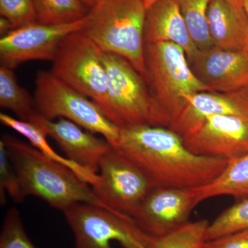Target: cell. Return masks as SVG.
Wrapping results in <instances>:
<instances>
[{
    "label": "cell",
    "instance_id": "obj_2",
    "mask_svg": "<svg viewBox=\"0 0 248 248\" xmlns=\"http://www.w3.org/2000/svg\"><path fill=\"white\" fill-rule=\"evenodd\" d=\"M1 141L17 173L24 197L34 196L62 212L73 204L84 203L120 213L103 203L92 186L71 169L49 159L33 146L10 135H4Z\"/></svg>",
    "mask_w": 248,
    "mask_h": 248
},
{
    "label": "cell",
    "instance_id": "obj_29",
    "mask_svg": "<svg viewBox=\"0 0 248 248\" xmlns=\"http://www.w3.org/2000/svg\"><path fill=\"white\" fill-rule=\"evenodd\" d=\"M14 30L12 25L7 19L4 17L0 18V34L1 37L9 32L10 31Z\"/></svg>",
    "mask_w": 248,
    "mask_h": 248
},
{
    "label": "cell",
    "instance_id": "obj_11",
    "mask_svg": "<svg viewBox=\"0 0 248 248\" xmlns=\"http://www.w3.org/2000/svg\"><path fill=\"white\" fill-rule=\"evenodd\" d=\"M200 203L195 187H154L133 218L143 231L157 239L189 223L191 214Z\"/></svg>",
    "mask_w": 248,
    "mask_h": 248
},
{
    "label": "cell",
    "instance_id": "obj_22",
    "mask_svg": "<svg viewBox=\"0 0 248 248\" xmlns=\"http://www.w3.org/2000/svg\"><path fill=\"white\" fill-rule=\"evenodd\" d=\"M211 0H177L191 38L200 50L215 46L209 30L208 12Z\"/></svg>",
    "mask_w": 248,
    "mask_h": 248
},
{
    "label": "cell",
    "instance_id": "obj_19",
    "mask_svg": "<svg viewBox=\"0 0 248 248\" xmlns=\"http://www.w3.org/2000/svg\"><path fill=\"white\" fill-rule=\"evenodd\" d=\"M195 189L200 203L218 196L248 198V153L230 161L213 182Z\"/></svg>",
    "mask_w": 248,
    "mask_h": 248
},
{
    "label": "cell",
    "instance_id": "obj_27",
    "mask_svg": "<svg viewBox=\"0 0 248 248\" xmlns=\"http://www.w3.org/2000/svg\"><path fill=\"white\" fill-rule=\"evenodd\" d=\"M0 14L14 29L36 22L34 0H0Z\"/></svg>",
    "mask_w": 248,
    "mask_h": 248
},
{
    "label": "cell",
    "instance_id": "obj_7",
    "mask_svg": "<svg viewBox=\"0 0 248 248\" xmlns=\"http://www.w3.org/2000/svg\"><path fill=\"white\" fill-rule=\"evenodd\" d=\"M37 113L48 120L64 118L89 132L100 134L115 148L120 128L111 122L95 103L53 76L40 71L34 94Z\"/></svg>",
    "mask_w": 248,
    "mask_h": 248
},
{
    "label": "cell",
    "instance_id": "obj_28",
    "mask_svg": "<svg viewBox=\"0 0 248 248\" xmlns=\"http://www.w3.org/2000/svg\"><path fill=\"white\" fill-rule=\"evenodd\" d=\"M208 248H248V231L238 232L207 241Z\"/></svg>",
    "mask_w": 248,
    "mask_h": 248
},
{
    "label": "cell",
    "instance_id": "obj_17",
    "mask_svg": "<svg viewBox=\"0 0 248 248\" xmlns=\"http://www.w3.org/2000/svg\"><path fill=\"white\" fill-rule=\"evenodd\" d=\"M208 19L214 46L248 51V17L241 0H211Z\"/></svg>",
    "mask_w": 248,
    "mask_h": 248
},
{
    "label": "cell",
    "instance_id": "obj_21",
    "mask_svg": "<svg viewBox=\"0 0 248 248\" xmlns=\"http://www.w3.org/2000/svg\"><path fill=\"white\" fill-rule=\"evenodd\" d=\"M36 22L46 25L70 24L84 19L90 11L81 0H34Z\"/></svg>",
    "mask_w": 248,
    "mask_h": 248
},
{
    "label": "cell",
    "instance_id": "obj_32",
    "mask_svg": "<svg viewBox=\"0 0 248 248\" xmlns=\"http://www.w3.org/2000/svg\"><path fill=\"white\" fill-rule=\"evenodd\" d=\"M248 17V0H241Z\"/></svg>",
    "mask_w": 248,
    "mask_h": 248
},
{
    "label": "cell",
    "instance_id": "obj_10",
    "mask_svg": "<svg viewBox=\"0 0 248 248\" xmlns=\"http://www.w3.org/2000/svg\"><path fill=\"white\" fill-rule=\"evenodd\" d=\"M86 17L60 25L35 22L10 31L0 39L1 66L14 69L29 61L53 62L67 36L84 29Z\"/></svg>",
    "mask_w": 248,
    "mask_h": 248
},
{
    "label": "cell",
    "instance_id": "obj_3",
    "mask_svg": "<svg viewBox=\"0 0 248 248\" xmlns=\"http://www.w3.org/2000/svg\"><path fill=\"white\" fill-rule=\"evenodd\" d=\"M146 14L141 0H100L90 9L81 31L104 53L126 59L145 78Z\"/></svg>",
    "mask_w": 248,
    "mask_h": 248
},
{
    "label": "cell",
    "instance_id": "obj_12",
    "mask_svg": "<svg viewBox=\"0 0 248 248\" xmlns=\"http://www.w3.org/2000/svg\"><path fill=\"white\" fill-rule=\"evenodd\" d=\"M183 140L196 155L231 161L248 153V117L210 116Z\"/></svg>",
    "mask_w": 248,
    "mask_h": 248
},
{
    "label": "cell",
    "instance_id": "obj_4",
    "mask_svg": "<svg viewBox=\"0 0 248 248\" xmlns=\"http://www.w3.org/2000/svg\"><path fill=\"white\" fill-rule=\"evenodd\" d=\"M145 66L161 126H169L185 108L189 96L210 91L196 77L184 49L176 44H146Z\"/></svg>",
    "mask_w": 248,
    "mask_h": 248
},
{
    "label": "cell",
    "instance_id": "obj_23",
    "mask_svg": "<svg viewBox=\"0 0 248 248\" xmlns=\"http://www.w3.org/2000/svg\"><path fill=\"white\" fill-rule=\"evenodd\" d=\"M245 231H248V198L239 200L222 212L212 223H209L205 239L211 241Z\"/></svg>",
    "mask_w": 248,
    "mask_h": 248
},
{
    "label": "cell",
    "instance_id": "obj_5",
    "mask_svg": "<svg viewBox=\"0 0 248 248\" xmlns=\"http://www.w3.org/2000/svg\"><path fill=\"white\" fill-rule=\"evenodd\" d=\"M107 75L104 115L120 129L148 125L161 126L146 78L126 59L103 52Z\"/></svg>",
    "mask_w": 248,
    "mask_h": 248
},
{
    "label": "cell",
    "instance_id": "obj_31",
    "mask_svg": "<svg viewBox=\"0 0 248 248\" xmlns=\"http://www.w3.org/2000/svg\"><path fill=\"white\" fill-rule=\"evenodd\" d=\"M141 1H143V4H145V6H146L147 9H148L151 5L154 4V3L156 2L158 0H141Z\"/></svg>",
    "mask_w": 248,
    "mask_h": 248
},
{
    "label": "cell",
    "instance_id": "obj_1",
    "mask_svg": "<svg viewBox=\"0 0 248 248\" xmlns=\"http://www.w3.org/2000/svg\"><path fill=\"white\" fill-rule=\"evenodd\" d=\"M115 149L146 174L154 187H194L216 179L230 161L192 153L169 127L135 125L120 129Z\"/></svg>",
    "mask_w": 248,
    "mask_h": 248
},
{
    "label": "cell",
    "instance_id": "obj_15",
    "mask_svg": "<svg viewBox=\"0 0 248 248\" xmlns=\"http://www.w3.org/2000/svg\"><path fill=\"white\" fill-rule=\"evenodd\" d=\"M248 117V86L231 92L202 91L187 98V104L169 126L182 138L192 133L212 115Z\"/></svg>",
    "mask_w": 248,
    "mask_h": 248
},
{
    "label": "cell",
    "instance_id": "obj_24",
    "mask_svg": "<svg viewBox=\"0 0 248 248\" xmlns=\"http://www.w3.org/2000/svg\"><path fill=\"white\" fill-rule=\"evenodd\" d=\"M209 223L205 219L190 221L170 234L157 238L155 248H208L205 232Z\"/></svg>",
    "mask_w": 248,
    "mask_h": 248
},
{
    "label": "cell",
    "instance_id": "obj_25",
    "mask_svg": "<svg viewBox=\"0 0 248 248\" xmlns=\"http://www.w3.org/2000/svg\"><path fill=\"white\" fill-rule=\"evenodd\" d=\"M0 248H36L25 231L20 213L15 207L9 209L5 215Z\"/></svg>",
    "mask_w": 248,
    "mask_h": 248
},
{
    "label": "cell",
    "instance_id": "obj_30",
    "mask_svg": "<svg viewBox=\"0 0 248 248\" xmlns=\"http://www.w3.org/2000/svg\"><path fill=\"white\" fill-rule=\"evenodd\" d=\"M81 1H82L86 6H87L88 7L91 9V8L94 7L100 0H81Z\"/></svg>",
    "mask_w": 248,
    "mask_h": 248
},
{
    "label": "cell",
    "instance_id": "obj_18",
    "mask_svg": "<svg viewBox=\"0 0 248 248\" xmlns=\"http://www.w3.org/2000/svg\"><path fill=\"white\" fill-rule=\"evenodd\" d=\"M0 122L5 126L11 128L22 135L29 141L31 146L38 150L49 159L60 163L71 169L80 179L88 183L92 187L99 184L100 177L98 173L76 164L54 151L47 141V135L38 125L32 122L14 118L4 112L0 113Z\"/></svg>",
    "mask_w": 248,
    "mask_h": 248
},
{
    "label": "cell",
    "instance_id": "obj_20",
    "mask_svg": "<svg viewBox=\"0 0 248 248\" xmlns=\"http://www.w3.org/2000/svg\"><path fill=\"white\" fill-rule=\"evenodd\" d=\"M0 107L25 122H30L37 112L34 97L18 84L14 69L4 66H0Z\"/></svg>",
    "mask_w": 248,
    "mask_h": 248
},
{
    "label": "cell",
    "instance_id": "obj_26",
    "mask_svg": "<svg viewBox=\"0 0 248 248\" xmlns=\"http://www.w3.org/2000/svg\"><path fill=\"white\" fill-rule=\"evenodd\" d=\"M6 195H9L16 203H20L26 198L4 143L0 141V201L1 205L6 204Z\"/></svg>",
    "mask_w": 248,
    "mask_h": 248
},
{
    "label": "cell",
    "instance_id": "obj_8",
    "mask_svg": "<svg viewBox=\"0 0 248 248\" xmlns=\"http://www.w3.org/2000/svg\"><path fill=\"white\" fill-rule=\"evenodd\" d=\"M50 73L84 94L101 108L107 94V75L103 51L82 31L63 40Z\"/></svg>",
    "mask_w": 248,
    "mask_h": 248
},
{
    "label": "cell",
    "instance_id": "obj_6",
    "mask_svg": "<svg viewBox=\"0 0 248 248\" xmlns=\"http://www.w3.org/2000/svg\"><path fill=\"white\" fill-rule=\"evenodd\" d=\"M75 238L76 248H155L156 238L148 234L131 217L93 204H73L62 211Z\"/></svg>",
    "mask_w": 248,
    "mask_h": 248
},
{
    "label": "cell",
    "instance_id": "obj_14",
    "mask_svg": "<svg viewBox=\"0 0 248 248\" xmlns=\"http://www.w3.org/2000/svg\"><path fill=\"white\" fill-rule=\"evenodd\" d=\"M30 122L38 125L47 136L55 140L67 159L96 173L103 156L112 147L106 139L84 131L81 126L66 119L48 120L37 112Z\"/></svg>",
    "mask_w": 248,
    "mask_h": 248
},
{
    "label": "cell",
    "instance_id": "obj_9",
    "mask_svg": "<svg viewBox=\"0 0 248 248\" xmlns=\"http://www.w3.org/2000/svg\"><path fill=\"white\" fill-rule=\"evenodd\" d=\"M100 180L93 187L103 203L133 218L153 188L146 174L113 147L103 156L98 171Z\"/></svg>",
    "mask_w": 248,
    "mask_h": 248
},
{
    "label": "cell",
    "instance_id": "obj_16",
    "mask_svg": "<svg viewBox=\"0 0 248 248\" xmlns=\"http://www.w3.org/2000/svg\"><path fill=\"white\" fill-rule=\"evenodd\" d=\"M145 44L171 42L182 47L188 62L200 52L191 38L177 0H158L147 9Z\"/></svg>",
    "mask_w": 248,
    "mask_h": 248
},
{
    "label": "cell",
    "instance_id": "obj_13",
    "mask_svg": "<svg viewBox=\"0 0 248 248\" xmlns=\"http://www.w3.org/2000/svg\"><path fill=\"white\" fill-rule=\"evenodd\" d=\"M196 77L210 91L231 92L248 86V50L213 46L189 62Z\"/></svg>",
    "mask_w": 248,
    "mask_h": 248
}]
</instances>
